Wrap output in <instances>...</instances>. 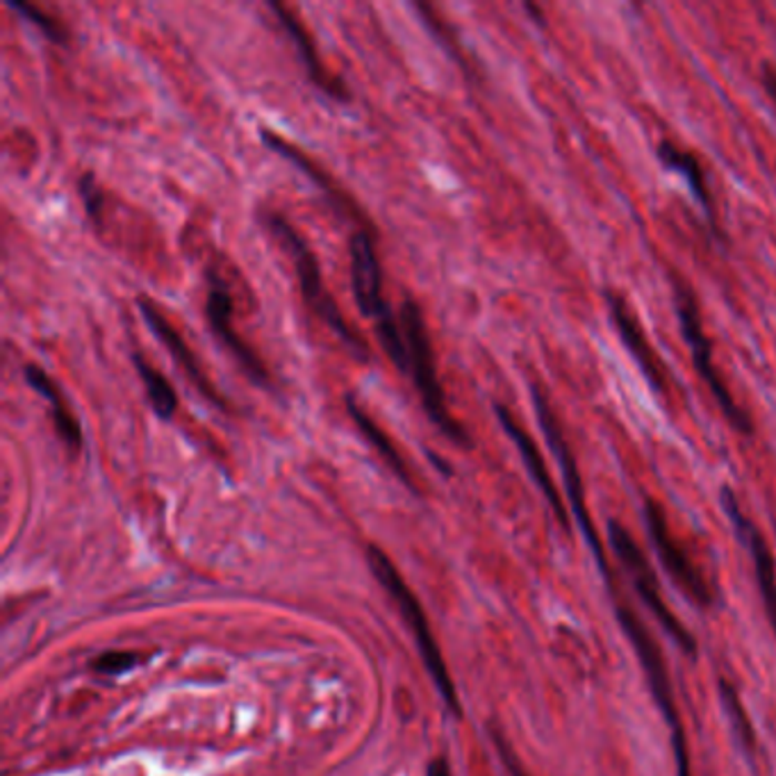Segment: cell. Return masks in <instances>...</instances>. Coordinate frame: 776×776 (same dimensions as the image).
I'll list each match as a JSON object with an SVG mask.
<instances>
[{
  "instance_id": "obj_5",
  "label": "cell",
  "mask_w": 776,
  "mask_h": 776,
  "mask_svg": "<svg viewBox=\"0 0 776 776\" xmlns=\"http://www.w3.org/2000/svg\"><path fill=\"white\" fill-rule=\"evenodd\" d=\"M367 560H369V568H371L376 581L387 592H390V596L395 599V603L399 606V613L404 615L406 624L410 626V631L415 635V642H417V650H419V654L423 658V665H426L430 678H433V683L438 685L442 700L447 702L449 711L456 717H460L462 708H460L456 683H453V678H451V674L447 670V663H445L442 652H440V644L433 637V631H430V624L426 620V613L421 609L419 599L415 596V592L410 590L406 579L399 574V570L395 568V563H392L390 558H387V553L382 549L371 544L367 549Z\"/></svg>"
},
{
  "instance_id": "obj_9",
  "label": "cell",
  "mask_w": 776,
  "mask_h": 776,
  "mask_svg": "<svg viewBox=\"0 0 776 776\" xmlns=\"http://www.w3.org/2000/svg\"><path fill=\"white\" fill-rule=\"evenodd\" d=\"M207 283V296H205V319L214 333V337L219 339L222 347L235 358L239 369L248 376L253 385L261 387H272V374L263 358L253 351L251 344L237 333L233 326V296L228 292V285L224 276L217 269H207L205 276Z\"/></svg>"
},
{
  "instance_id": "obj_19",
  "label": "cell",
  "mask_w": 776,
  "mask_h": 776,
  "mask_svg": "<svg viewBox=\"0 0 776 776\" xmlns=\"http://www.w3.org/2000/svg\"><path fill=\"white\" fill-rule=\"evenodd\" d=\"M133 365L135 371L144 385L149 404L153 408V412L162 419V421H171L178 410V395L174 390V385L166 380V376L162 371H157L144 356L133 354Z\"/></svg>"
},
{
  "instance_id": "obj_3",
  "label": "cell",
  "mask_w": 776,
  "mask_h": 776,
  "mask_svg": "<svg viewBox=\"0 0 776 776\" xmlns=\"http://www.w3.org/2000/svg\"><path fill=\"white\" fill-rule=\"evenodd\" d=\"M349 255H351V289H354L358 310L374 321L378 341L385 349L387 358L395 363L399 371L408 374L410 369L408 344H406L399 317L392 313L390 304H387L385 298L382 269L376 255L374 233L356 231L349 242Z\"/></svg>"
},
{
  "instance_id": "obj_8",
  "label": "cell",
  "mask_w": 776,
  "mask_h": 776,
  "mask_svg": "<svg viewBox=\"0 0 776 776\" xmlns=\"http://www.w3.org/2000/svg\"><path fill=\"white\" fill-rule=\"evenodd\" d=\"M642 514H644L646 533H650L652 544H654L656 553L661 555V563L665 565L670 579L687 594L690 601L697 603L700 609H713L715 606V592L708 585L702 570L693 563V558L687 555V551L674 538L670 522H667V514L661 508V503L654 499H644Z\"/></svg>"
},
{
  "instance_id": "obj_1",
  "label": "cell",
  "mask_w": 776,
  "mask_h": 776,
  "mask_svg": "<svg viewBox=\"0 0 776 776\" xmlns=\"http://www.w3.org/2000/svg\"><path fill=\"white\" fill-rule=\"evenodd\" d=\"M263 224L280 242V246L289 253L292 263H294V269H296L300 294H304V300H306V306L310 308V313L319 321H324L341 339L344 347L349 349V354L356 360L369 363L371 354H369L367 341L363 339L360 333L354 330V326L347 321V317L341 315L337 300L326 289L324 278H321L319 261H317L313 246L308 244V239L300 235L285 219V214H280V212H274V210L263 212Z\"/></svg>"
},
{
  "instance_id": "obj_26",
  "label": "cell",
  "mask_w": 776,
  "mask_h": 776,
  "mask_svg": "<svg viewBox=\"0 0 776 776\" xmlns=\"http://www.w3.org/2000/svg\"><path fill=\"white\" fill-rule=\"evenodd\" d=\"M428 776H451V767L447 758H433L428 765Z\"/></svg>"
},
{
  "instance_id": "obj_21",
  "label": "cell",
  "mask_w": 776,
  "mask_h": 776,
  "mask_svg": "<svg viewBox=\"0 0 776 776\" xmlns=\"http://www.w3.org/2000/svg\"><path fill=\"white\" fill-rule=\"evenodd\" d=\"M6 6L10 10H14L17 14H21L25 21H30L34 28H39L41 32H44L47 39H51L53 44H67V41H69V30L58 17L47 14L41 8L32 6V3H25V0H6Z\"/></svg>"
},
{
  "instance_id": "obj_2",
  "label": "cell",
  "mask_w": 776,
  "mask_h": 776,
  "mask_svg": "<svg viewBox=\"0 0 776 776\" xmlns=\"http://www.w3.org/2000/svg\"><path fill=\"white\" fill-rule=\"evenodd\" d=\"M670 285H672L674 313H676V319L681 326V335L687 344L690 356H693V363H695L700 378L706 382L708 392L713 395L715 404L719 406V410L726 417V421L731 423V428L745 438H752L754 430H756V423H754L752 415L736 401V397L731 395V390L726 387V382L715 365L713 341L706 333V324H704V315H702L697 294L693 292V287L687 285V280L676 272L670 274Z\"/></svg>"
},
{
  "instance_id": "obj_27",
  "label": "cell",
  "mask_w": 776,
  "mask_h": 776,
  "mask_svg": "<svg viewBox=\"0 0 776 776\" xmlns=\"http://www.w3.org/2000/svg\"><path fill=\"white\" fill-rule=\"evenodd\" d=\"M531 14H533V21L535 23H540V25H544V12H542V8H538V6H533V3H527L524 6Z\"/></svg>"
},
{
  "instance_id": "obj_7",
  "label": "cell",
  "mask_w": 776,
  "mask_h": 776,
  "mask_svg": "<svg viewBox=\"0 0 776 776\" xmlns=\"http://www.w3.org/2000/svg\"><path fill=\"white\" fill-rule=\"evenodd\" d=\"M609 544H611L613 553L617 555L620 563L624 565V570L629 572L640 599L646 603V609L654 613V617L661 622V626L667 631V635L678 644V650L683 654H687L690 658H697L700 656L697 637L690 633L683 626V622L670 611L667 601L661 592V583L656 579V572L650 565V560H646L642 547L635 542V538L629 533V529L617 520L609 522Z\"/></svg>"
},
{
  "instance_id": "obj_4",
  "label": "cell",
  "mask_w": 776,
  "mask_h": 776,
  "mask_svg": "<svg viewBox=\"0 0 776 776\" xmlns=\"http://www.w3.org/2000/svg\"><path fill=\"white\" fill-rule=\"evenodd\" d=\"M399 324H401V330H404V337L408 344V358H410L408 374L412 376L415 390L421 399L423 412L453 445H458L462 449H471L473 442L467 433V428L451 415V410L447 406V397L442 390V382L438 378L436 354H433V347H430V337L426 330L423 313L412 298H406L401 304Z\"/></svg>"
},
{
  "instance_id": "obj_25",
  "label": "cell",
  "mask_w": 776,
  "mask_h": 776,
  "mask_svg": "<svg viewBox=\"0 0 776 776\" xmlns=\"http://www.w3.org/2000/svg\"><path fill=\"white\" fill-rule=\"evenodd\" d=\"M760 80H763V88H765L767 96H769L772 103L776 105V67L763 64V69H760Z\"/></svg>"
},
{
  "instance_id": "obj_24",
  "label": "cell",
  "mask_w": 776,
  "mask_h": 776,
  "mask_svg": "<svg viewBox=\"0 0 776 776\" xmlns=\"http://www.w3.org/2000/svg\"><path fill=\"white\" fill-rule=\"evenodd\" d=\"M494 745H497V749H499V756H501V760H503V765L508 767V772H510V776H529V772L524 769V765L520 763V758H517L514 756V752H512V747L503 741V736H499V733H494Z\"/></svg>"
},
{
  "instance_id": "obj_18",
  "label": "cell",
  "mask_w": 776,
  "mask_h": 776,
  "mask_svg": "<svg viewBox=\"0 0 776 776\" xmlns=\"http://www.w3.org/2000/svg\"><path fill=\"white\" fill-rule=\"evenodd\" d=\"M344 406H347V412L351 417V421L356 423V428L363 433V438L369 442V447H374V451L385 460V464L390 467L395 473H397V479L408 486L410 490H415V481L410 477V469L404 460V456L399 453L397 445L392 442V438L385 433V430L378 426V421L351 397L347 395L344 397Z\"/></svg>"
},
{
  "instance_id": "obj_14",
  "label": "cell",
  "mask_w": 776,
  "mask_h": 776,
  "mask_svg": "<svg viewBox=\"0 0 776 776\" xmlns=\"http://www.w3.org/2000/svg\"><path fill=\"white\" fill-rule=\"evenodd\" d=\"M261 140L265 142V146H267L269 151H274V153H278L280 157H285L287 162H292L298 171H304V174L326 194L328 203L335 207V212L341 214V217H347V219L356 222V224L360 226V231L374 233V226H371V222L367 219L365 210H363L347 192H344V190L330 178L328 171H326L324 166H319L306 151H300L296 144H292V142H287L285 137L276 135L274 131H269V127H263V131H261Z\"/></svg>"
},
{
  "instance_id": "obj_22",
  "label": "cell",
  "mask_w": 776,
  "mask_h": 776,
  "mask_svg": "<svg viewBox=\"0 0 776 776\" xmlns=\"http://www.w3.org/2000/svg\"><path fill=\"white\" fill-rule=\"evenodd\" d=\"M78 194L82 198V205H84V212H88L90 222L101 228L105 217V192L99 185L94 174H82L78 178Z\"/></svg>"
},
{
  "instance_id": "obj_13",
  "label": "cell",
  "mask_w": 776,
  "mask_h": 776,
  "mask_svg": "<svg viewBox=\"0 0 776 776\" xmlns=\"http://www.w3.org/2000/svg\"><path fill=\"white\" fill-rule=\"evenodd\" d=\"M609 304V315L611 321L624 344V349L629 351V356L635 360V365L640 367L642 376L650 382L652 390L656 395H665L667 392V374L663 371V365L652 347L650 337L644 335L642 324L637 321V317L633 315L629 300L624 298V294L615 292V289H606L603 292Z\"/></svg>"
},
{
  "instance_id": "obj_16",
  "label": "cell",
  "mask_w": 776,
  "mask_h": 776,
  "mask_svg": "<svg viewBox=\"0 0 776 776\" xmlns=\"http://www.w3.org/2000/svg\"><path fill=\"white\" fill-rule=\"evenodd\" d=\"M656 155L665 169L674 171L676 176H681L685 181L690 194L695 196L697 205L706 214V222L713 226V231H717L715 201H713V192H711L708 176H706V169H704L702 160L695 153H690L687 149H681L672 140H661L656 146Z\"/></svg>"
},
{
  "instance_id": "obj_6",
  "label": "cell",
  "mask_w": 776,
  "mask_h": 776,
  "mask_svg": "<svg viewBox=\"0 0 776 776\" xmlns=\"http://www.w3.org/2000/svg\"><path fill=\"white\" fill-rule=\"evenodd\" d=\"M531 401H533V410H535V417H538V423H540V430H542V436L551 449V453L555 456V462L560 467V473H563V483H565V494H568V501H570V514H572V520L574 524L581 529L592 555H594V563L599 565L603 579H615L613 574V568L609 563V558H606V549H603V542L594 529V522H592V514L588 510V501H585V488H583V479H581V469H579V462H576V456L572 451V445L568 440V433H565V428L563 423H560L551 401H549V395L542 390V385L540 382H531Z\"/></svg>"
},
{
  "instance_id": "obj_15",
  "label": "cell",
  "mask_w": 776,
  "mask_h": 776,
  "mask_svg": "<svg viewBox=\"0 0 776 776\" xmlns=\"http://www.w3.org/2000/svg\"><path fill=\"white\" fill-rule=\"evenodd\" d=\"M269 10L276 14L280 28L287 32L289 41L294 44L296 53H298V60L300 64H304L310 82L315 84L317 90H321L326 96L339 101V103H347L351 101V94H349V88L344 84L337 75H333L321 58H319V51L315 47V39L313 34L308 32V28L300 23V19L296 17V12L283 3H269Z\"/></svg>"
},
{
  "instance_id": "obj_23",
  "label": "cell",
  "mask_w": 776,
  "mask_h": 776,
  "mask_svg": "<svg viewBox=\"0 0 776 776\" xmlns=\"http://www.w3.org/2000/svg\"><path fill=\"white\" fill-rule=\"evenodd\" d=\"M137 661H140V656L133 652H108V654H101L99 658H94L92 667L99 674L119 676V674H125L127 670H133L137 665Z\"/></svg>"
},
{
  "instance_id": "obj_11",
  "label": "cell",
  "mask_w": 776,
  "mask_h": 776,
  "mask_svg": "<svg viewBox=\"0 0 776 776\" xmlns=\"http://www.w3.org/2000/svg\"><path fill=\"white\" fill-rule=\"evenodd\" d=\"M137 308H140V315L142 319L146 321L149 330L157 337V341L162 344V347L169 351V356L174 358V363L183 369V374L187 376V380L196 387L198 395L212 404L217 410L222 412H228V404L226 399L214 390V385L210 380V376L205 374L201 360L196 358V354L192 351V347L187 344V339L181 335V330L169 321V317L160 310L157 304H153L151 298L146 296H140L137 298Z\"/></svg>"
},
{
  "instance_id": "obj_17",
  "label": "cell",
  "mask_w": 776,
  "mask_h": 776,
  "mask_svg": "<svg viewBox=\"0 0 776 776\" xmlns=\"http://www.w3.org/2000/svg\"><path fill=\"white\" fill-rule=\"evenodd\" d=\"M23 378H25L30 390H34L41 399H47V404L51 408V415H53V426L58 430L60 440L71 451H80L82 449V426L75 419V415L69 410L67 399H64V395L60 390V385L39 365H25L23 367Z\"/></svg>"
},
{
  "instance_id": "obj_10",
  "label": "cell",
  "mask_w": 776,
  "mask_h": 776,
  "mask_svg": "<svg viewBox=\"0 0 776 776\" xmlns=\"http://www.w3.org/2000/svg\"><path fill=\"white\" fill-rule=\"evenodd\" d=\"M719 503L728 517L733 531H736L738 540L745 544V549L752 555L763 606H765L767 620L772 624V631L776 633V560L772 555V549H769L765 535L760 533V529L749 520L747 512L743 510L736 492H733L728 486L722 488Z\"/></svg>"
},
{
  "instance_id": "obj_20",
  "label": "cell",
  "mask_w": 776,
  "mask_h": 776,
  "mask_svg": "<svg viewBox=\"0 0 776 776\" xmlns=\"http://www.w3.org/2000/svg\"><path fill=\"white\" fill-rule=\"evenodd\" d=\"M717 693H719V700L724 704V711L726 715L731 717V724L733 728H736L738 733V738L743 743V747L747 752H754L756 749V731H754V724L741 702V695H738V690L733 687V683L724 676L717 678Z\"/></svg>"
},
{
  "instance_id": "obj_12",
  "label": "cell",
  "mask_w": 776,
  "mask_h": 776,
  "mask_svg": "<svg viewBox=\"0 0 776 776\" xmlns=\"http://www.w3.org/2000/svg\"><path fill=\"white\" fill-rule=\"evenodd\" d=\"M494 415L501 423V428L506 430V436L510 438V442L517 447V451H520V458L529 471V477L533 479V483L538 486V490L542 492V497L547 499L553 517H555V522L560 524V529H563L568 535L572 533V514L563 501V497H560L555 483H553V477H551V471L547 467V460L542 456V451L538 449L533 436L529 433V430L514 419V415L503 406V404H494Z\"/></svg>"
}]
</instances>
